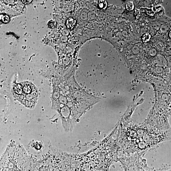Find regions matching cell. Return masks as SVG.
<instances>
[{
    "label": "cell",
    "mask_w": 171,
    "mask_h": 171,
    "mask_svg": "<svg viewBox=\"0 0 171 171\" xmlns=\"http://www.w3.org/2000/svg\"><path fill=\"white\" fill-rule=\"evenodd\" d=\"M167 171H171V170H169Z\"/></svg>",
    "instance_id": "9c48e42d"
},
{
    "label": "cell",
    "mask_w": 171,
    "mask_h": 171,
    "mask_svg": "<svg viewBox=\"0 0 171 171\" xmlns=\"http://www.w3.org/2000/svg\"><path fill=\"white\" fill-rule=\"evenodd\" d=\"M48 25L49 27L50 28H55L56 25V23L54 20H51L48 23Z\"/></svg>",
    "instance_id": "277c9868"
},
{
    "label": "cell",
    "mask_w": 171,
    "mask_h": 171,
    "mask_svg": "<svg viewBox=\"0 0 171 171\" xmlns=\"http://www.w3.org/2000/svg\"><path fill=\"white\" fill-rule=\"evenodd\" d=\"M126 7L127 10L131 11L133 10L134 8V5L132 2H128L126 4Z\"/></svg>",
    "instance_id": "8992f818"
},
{
    "label": "cell",
    "mask_w": 171,
    "mask_h": 171,
    "mask_svg": "<svg viewBox=\"0 0 171 171\" xmlns=\"http://www.w3.org/2000/svg\"><path fill=\"white\" fill-rule=\"evenodd\" d=\"M13 97L26 108L32 109L36 106L39 96L37 88L28 81L15 83L12 88Z\"/></svg>",
    "instance_id": "6da1fadb"
},
{
    "label": "cell",
    "mask_w": 171,
    "mask_h": 171,
    "mask_svg": "<svg viewBox=\"0 0 171 171\" xmlns=\"http://www.w3.org/2000/svg\"><path fill=\"white\" fill-rule=\"evenodd\" d=\"M76 24V20L72 17H70L66 20V25L68 28L72 29L75 26Z\"/></svg>",
    "instance_id": "7a4b0ae2"
},
{
    "label": "cell",
    "mask_w": 171,
    "mask_h": 171,
    "mask_svg": "<svg viewBox=\"0 0 171 171\" xmlns=\"http://www.w3.org/2000/svg\"><path fill=\"white\" fill-rule=\"evenodd\" d=\"M150 35H149V34H145L143 35V36H142V40H143L144 42H146L148 41L149 39H150Z\"/></svg>",
    "instance_id": "52a82bcc"
},
{
    "label": "cell",
    "mask_w": 171,
    "mask_h": 171,
    "mask_svg": "<svg viewBox=\"0 0 171 171\" xmlns=\"http://www.w3.org/2000/svg\"><path fill=\"white\" fill-rule=\"evenodd\" d=\"M32 1H22L23 3L25 4H28L32 2Z\"/></svg>",
    "instance_id": "ba28073f"
},
{
    "label": "cell",
    "mask_w": 171,
    "mask_h": 171,
    "mask_svg": "<svg viewBox=\"0 0 171 171\" xmlns=\"http://www.w3.org/2000/svg\"><path fill=\"white\" fill-rule=\"evenodd\" d=\"M108 5V3L106 1H99L98 5V8L101 10H103L106 8Z\"/></svg>",
    "instance_id": "3957f363"
},
{
    "label": "cell",
    "mask_w": 171,
    "mask_h": 171,
    "mask_svg": "<svg viewBox=\"0 0 171 171\" xmlns=\"http://www.w3.org/2000/svg\"><path fill=\"white\" fill-rule=\"evenodd\" d=\"M1 20L3 22L5 23H6L9 22L10 21V18L9 16L7 15H1Z\"/></svg>",
    "instance_id": "5b68a950"
}]
</instances>
